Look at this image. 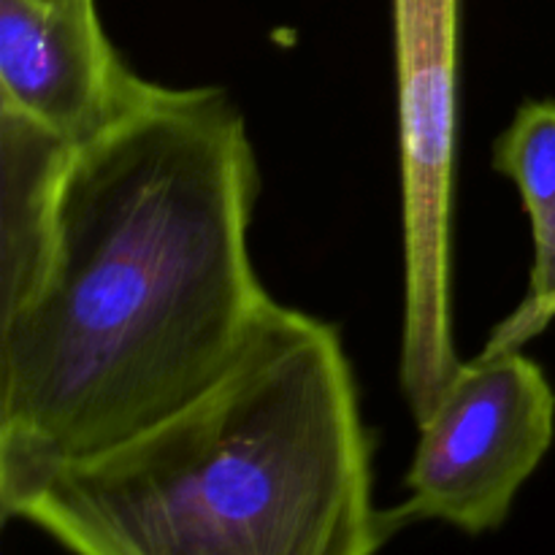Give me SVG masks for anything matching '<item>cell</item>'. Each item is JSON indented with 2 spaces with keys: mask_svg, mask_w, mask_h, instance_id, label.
I'll use <instances>...</instances> for the list:
<instances>
[{
  "mask_svg": "<svg viewBox=\"0 0 555 555\" xmlns=\"http://www.w3.org/2000/svg\"><path fill=\"white\" fill-rule=\"evenodd\" d=\"M404 325L399 377L421 426L461 366L453 336L459 0H396Z\"/></svg>",
  "mask_w": 555,
  "mask_h": 555,
  "instance_id": "3957f363",
  "label": "cell"
},
{
  "mask_svg": "<svg viewBox=\"0 0 555 555\" xmlns=\"http://www.w3.org/2000/svg\"><path fill=\"white\" fill-rule=\"evenodd\" d=\"M372 453L339 331L269 298L204 393L3 518L81 555H369L390 537Z\"/></svg>",
  "mask_w": 555,
  "mask_h": 555,
  "instance_id": "7a4b0ae2",
  "label": "cell"
},
{
  "mask_svg": "<svg viewBox=\"0 0 555 555\" xmlns=\"http://www.w3.org/2000/svg\"><path fill=\"white\" fill-rule=\"evenodd\" d=\"M260 171L220 87L152 85L70 146L47 253L0 318V513L204 393L269 293L249 258Z\"/></svg>",
  "mask_w": 555,
  "mask_h": 555,
  "instance_id": "6da1fadb",
  "label": "cell"
},
{
  "mask_svg": "<svg viewBox=\"0 0 555 555\" xmlns=\"http://www.w3.org/2000/svg\"><path fill=\"white\" fill-rule=\"evenodd\" d=\"M417 428L410 499L383 513L388 534L421 520L486 534L507 520L518 491L551 450L555 393L520 350L480 352L455 369Z\"/></svg>",
  "mask_w": 555,
  "mask_h": 555,
  "instance_id": "277c9868",
  "label": "cell"
},
{
  "mask_svg": "<svg viewBox=\"0 0 555 555\" xmlns=\"http://www.w3.org/2000/svg\"><path fill=\"white\" fill-rule=\"evenodd\" d=\"M70 146L36 119L0 106V318L25 301L41 271L54 188Z\"/></svg>",
  "mask_w": 555,
  "mask_h": 555,
  "instance_id": "8992f818",
  "label": "cell"
},
{
  "mask_svg": "<svg viewBox=\"0 0 555 555\" xmlns=\"http://www.w3.org/2000/svg\"><path fill=\"white\" fill-rule=\"evenodd\" d=\"M493 168L524 198L534 236L526 301L488 336L482 352L520 350L555 318V101H526L493 144Z\"/></svg>",
  "mask_w": 555,
  "mask_h": 555,
  "instance_id": "52a82bcc",
  "label": "cell"
},
{
  "mask_svg": "<svg viewBox=\"0 0 555 555\" xmlns=\"http://www.w3.org/2000/svg\"><path fill=\"white\" fill-rule=\"evenodd\" d=\"M150 87L112 47L95 0H0V106L81 144Z\"/></svg>",
  "mask_w": 555,
  "mask_h": 555,
  "instance_id": "5b68a950",
  "label": "cell"
}]
</instances>
